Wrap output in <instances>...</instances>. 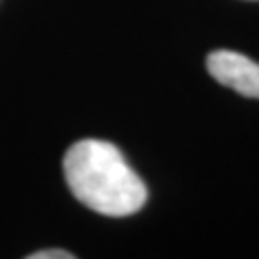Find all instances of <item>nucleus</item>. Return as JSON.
<instances>
[{"label": "nucleus", "instance_id": "1", "mask_svg": "<svg viewBox=\"0 0 259 259\" xmlns=\"http://www.w3.org/2000/svg\"><path fill=\"white\" fill-rule=\"evenodd\" d=\"M71 194L89 209L104 216H130L143 209L147 188L112 143L84 139L63 158Z\"/></svg>", "mask_w": 259, "mask_h": 259}, {"label": "nucleus", "instance_id": "2", "mask_svg": "<svg viewBox=\"0 0 259 259\" xmlns=\"http://www.w3.org/2000/svg\"><path fill=\"white\" fill-rule=\"evenodd\" d=\"M207 71L216 82L233 89L244 97L259 100V65L233 50H214L207 54Z\"/></svg>", "mask_w": 259, "mask_h": 259}, {"label": "nucleus", "instance_id": "3", "mask_svg": "<svg viewBox=\"0 0 259 259\" xmlns=\"http://www.w3.org/2000/svg\"><path fill=\"white\" fill-rule=\"evenodd\" d=\"M28 259H74V253L69 250H61V248H48V250H37V253H30Z\"/></svg>", "mask_w": 259, "mask_h": 259}]
</instances>
